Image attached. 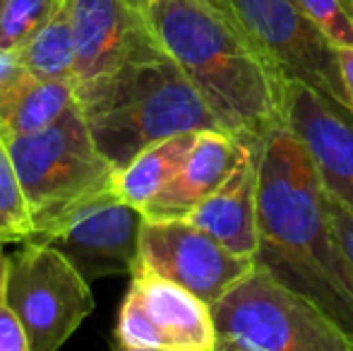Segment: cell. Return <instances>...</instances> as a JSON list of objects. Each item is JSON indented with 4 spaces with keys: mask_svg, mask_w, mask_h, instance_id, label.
<instances>
[{
    "mask_svg": "<svg viewBox=\"0 0 353 351\" xmlns=\"http://www.w3.org/2000/svg\"><path fill=\"white\" fill-rule=\"evenodd\" d=\"M252 263L320 308L353 344L351 258L332 224L315 161L286 126L262 137Z\"/></svg>",
    "mask_w": 353,
    "mask_h": 351,
    "instance_id": "obj_1",
    "label": "cell"
},
{
    "mask_svg": "<svg viewBox=\"0 0 353 351\" xmlns=\"http://www.w3.org/2000/svg\"><path fill=\"white\" fill-rule=\"evenodd\" d=\"M142 14L223 132L250 142L286 126V82L207 0H149Z\"/></svg>",
    "mask_w": 353,
    "mask_h": 351,
    "instance_id": "obj_2",
    "label": "cell"
},
{
    "mask_svg": "<svg viewBox=\"0 0 353 351\" xmlns=\"http://www.w3.org/2000/svg\"><path fill=\"white\" fill-rule=\"evenodd\" d=\"M74 99L94 145L116 174L161 140L183 132L221 130L200 92L163 48L82 82Z\"/></svg>",
    "mask_w": 353,
    "mask_h": 351,
    "instance_id": "obj_3",
    "label": "cell"
},
{
    "mask_svg": "<svg viewBox=\"0 0 353 351\" xmlns=\"http://www.w3.org/2000/svg\"><path fill=\"white\" fill-rule=\"evenodd\" d=\"M22 183L34 234L113 188V166L92 140L77 99L53 126L5 142Z\"/></svg>",
    "mask_w": 353,
    "mask_h": 351,
    "instance_id": "obj_4",
    "label": "cell"
},
{
    "mask_svg": "<svg viewBox=\"0 0 353 351\" xmlns=\"http://www.w3.org/2000/svg\"><path fill=\"white\" fill-rule=\"evenodd\" d=\"M212 320L219 339L248 351H353L339 325L257 267L212 305Z\"/></svg>",
    "mask_w": 353,
    "mask_h": 351,
    "instance_id": "obj_5",
    "label": "cell"
},
{
    "mask_svg": "<svg viewBox=\"0 0 353 351\" xmlns=\"http://www.w3.org/2000/svg\"><path fill=\"white\" fill-rule=\"evenodd\" d=\"M283 82H301L349 106L339 48L315 27L296 0H207Z\"/></svg>",
    "mask_w": 353,
    "mask_h": 351,
    "instance_id": "obj_6",
    "label": "cell"
},
{
    "mask_svg": "<svg viewBox=\"0 0 353 351\" xmlns=\"http://www.w3.org/2000/svg\"><path fill=\"white\" fill-rule=\"evenodd\" d=\"M5 301L27 332L32 351H58L94 310L89 281L51 245L24 241L8 255Z\"/></svg>",
    "mask_w": 353,
    "mask_h": 351,
    "instance_id": "obj_7",
    "label": "cell"
},
{
    "mask_svg": "<svg viewBox=\"0 0 353 351\" xmlns=\"http://www.w3.org/2000/svg\"><path fill=\"white\" fill-rule=\"evenodd\" d=\"M144 219L142 210L123 202L111 188L27 241L51 245L92 284L103 277L135 274Z\"/></svg>",
    "mask_w": 353,
    "mask_h": 351,
    "instance_id": "obj_8",
    "label": "cell"
},
{
    "mask_svg": "<svg viewBox=\"0 0 353 351\" xmlns=\"http://www.w3.org/2000/svg\"><path fill=\"white\" fill-rule=\"evenodd\" d=\"M116 344L130 349L214 351L212 308L195 294L147 270H137L118 313Z\"/></svg>",
    "mask_w": 353,
    "mask_h": 351,
    "instance_id": "obj_9",
    "label": "cell"
},
{
    "mask_svg": "<svg viewBox=\"0 0 353 351\" xmlns=\"http://www.w3.org/2000/svg\"><path fill=\"white\" fill-rule=\"evenodd\" d=\"M137 270L176 281L212 308L255 263L233 255L190 219H144Z\"/></svg>",
    "mask_w": 353,
    "mask_h": 351,
    "instance_id": "obj_10",
    "label": "cell"
},
{
    "mask_svg": "<svg viewBox=\"0 0 353 351\" xmlns=\"http://www.w3.org/2000/svg\"><path fill=\"white\" fill-rule=\"evenodd\" d=\"M286 128L305 145L330 197L353 212V113L301 82L283 89Z\"/></svg>",
    "mask_w": 353,
    "mask_h": 351,
    "instance_id": "obj_11",
    "label": "cell"
},
{
    "mask_svg": "<svg viewBox=\"0 0 353 351\" xmlns=\"http://www.w3.org/2000/svg\"><path fill=\"white\" fill-rule=\"evenodd\" d=\"M77 43L74 87L108 75L132 58L161 51L132 0H63Z\"/></svg>",
    "mask_w": 353,
    "mask_h": 351,
    "instance_id": "obj_12",
    "label": "cell"
},
{
    "mask_svg": "<svg viewBox=\"0 0 353 351\" xmlns=\"http://www.w3.org/2000/svg\"><path fill=\"white\" fill-rule=\"evenodd\" d=\"M260 140L245 142L241 161L223 185L207 197L185 219L207 231L223 248L241 258H255L257 250V192H260Z\"/></svg>",
    "mask_w": 353,
    "mask_h": 351,
    "instance_id": "obj_13",
    "label": "cell"
},
{
    "mask_svg": "<svg viewBox=\"0 0 353 351\" xmlns=\"http://www.w3.org/2000/svg\"><path fill=\"white\" fill-rule=\"evenodd\" d=\"M245 152V142L223 130H202L166 188L144 207L147 219H185L223 185Z\"/></svg>",
    "mask_w": 353,
    "mask_h": 351,
    "instance_id": "obj_14",
    "label": "cell"
},
{
    "mask_svg": "<svg viewBox=\"0 0 353 351\" xmlns=\"http://www.w3.org/2000/svg\"><path fill=\"white\" fill-rule=\"evenodd\" d=\"M74 82L41 80L12 66L0 70V137L12 142L53 126L74 101Z\"/></svg>",
    "mask_w": 353,
    "mask_h": 351,
    "instance_id": "obj_15",
    "label": "cell"
},
{
    "mask_svg": "<svg viewBox=\"0 0 353 351\" xmlns=\"http://www.w3.org/2000/svg\"><path fill=\"white\" fill-rule=\"evenodd\" d=\"M197 135L200 132H183V135L168 137V140H161L140 152L125 169L113 176L116 195L123 202L144 212V207L178 174L183 161L190 154Z\"/></svg>",
    "mask_w": 353,
    "mask_h": 351,
    "instance_id": "obj_16",
    "label": "cell"
},
{
    "mask_svg": "<svg viewBox=\"0 0 353 351\" xmlns=\"http://www.w3.org/2000/svg\"><path fill=\"white\" fill-rule=\"evenodd\" d=\"M10 61L19 70L41 80L74 82L77 43H74L72 19L65 5L14 56H10Z\"/></svg>",
    "mask_w": 353,
    "mask_h": 351,
    "instance_id": "obj_17",
    "label": "cell"
},
{
    "mask_svg": "<svg viewBox=\"0 0 353 351\" xmlns=\"http://www.w3.org/2000/svg\"><path fill=\"white\" fill-rule=\"evenodd\" d=\"M63 8V0H0V58H10Z\"/></svg>",
    "mask_w": 353,
    "mask_h": 351,
    "instance_id": "obj_18",
    "label": "cell"
},
{
    "mask_svg": "<svg viewBox=\"0 0 353 351\" xmlns=\"http://www.w3.org/2000/svg\"><path fill=\"white\" fill-rule=\"evenodd\" d=\"M32 234L34 226L27 197L8 145L0 137V243H24Z\"/></svg>",
    "mask_w": 353,
    "mask_h": 351,
    "instance_id": "obj_19",
    "label": "cell"
},
{
    "mask_svg": "<svg viewBox=\"0 0 353 351\" xmlns=\"http://www.w3.org/2000/svg\"><path fill=\"white\" fill-rule=\"evenodd\" d=\"M336 48H353V0H296Z\"/></svg>",
    "mask_w": 353,
    "mask_h": 351,
    "instance_id": "obj_20",
    "label": "cell"
},
{
    "mask_svg": "<svg viewBox=\"0 0 353 351\" xmlns=\"http://www.w3.org/2000/svg\"><path fill=\"white\" fill-rule=\"evenodd\" d=\"M0 351H32L22 323L5 299L0 301Z\"/></svg>",
    "mask_w": 353,
    "mask_h": 351,
    "instance_id": "obj_21",
    "label": "cell"
},
{
    "mask_svg": "<svg viewBox=\"0 0 353 351\" xmlns=\"http://www.w3.org/2000/svg\"><path fill=\"white\" fill-rule=\"evenodd\" d=\"M327 210H330V217H332V224H334L336 234H339L341 243L346 248V255L351 258V265H353V212L346 210L341 202H336L334 197L327 195Z\"/></svg>",
    "mask_w": 353,
    "mask_h": 351,
    "instance_id": "obj_22",
    "label": "cell"
},
{
    "mask_svg": "<svg viewBox=\"0 0 353 351\" xmlns=\"http://www.w3.org/2000/svg\"><path fill=\"white\" fill-rule=\"evenodd\" d=\"M339 68L344 77V87L349 94V106L353 113V48H339Z\"/></svg>",
    "mask_w": 353,
    "mask_h": 351,
    "instance_id": "obj_23",
    "label": "cell"
},
{
    "mask_svg": "<svg viewBox=\"0 0 353 351\" xmlns=\"http://www.w3.org/2000/svg\"><path fill=\"white\" fill-rule=\"evenodd\" d=\"M5 286H8V255L3 253V243H0V301L5 299Z\"/></svg>",
    "mask_w": 353,
    "mask_h": 351,
    "instance_id": "obj_24",
    "label": "cell"
},
{
    "mask_svg": "<svg viewBox=\"0 0 353 351\" xmlns=\"http://www.w3.org/2000/svg\"><path fill=\"white\" fill-rule=\"evenodd\" d=\"M214 351H248V349L238 347V344L228 342V339H219L216 337V347H214Z\"/></svg>",
    "mask_w": 353,
    "mask_h": 351,
    "instance_id": "obj_25",
    "label": "cell"
},
{
    "mask_svg": "<svg viewBox=\"0 0 353 351\" xmlns=\"http://www.w3.org/2000/svg\"><path fill=\"white\" fill-rule=\"evenodd\" d=\"M113 351H173V349H130V347H121V344H116Z\"/></svg>",
    "mask_w": 353,
    "mask_h": 351,
    "instance_id": "obj_26",
    "label": "cell"
},
{
    "mask_svg": "<svg viewBox=\"0 0 353 351\" xmlns=\"http://www.w3.org/2000/svg\"><path fill=\"white\" fill-rule=\"evenodd\" d=\"M132 3H135V5H137V8H140V10H142V5H144V3H149V0H132Z\"/></svg>",
    "mask_w": 353,
    "mask_h": 351,
    "instance_id": "obj_27",
    "label": "cell"
}]
</instances>
